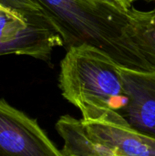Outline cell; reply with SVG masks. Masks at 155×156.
<instances>
[{
	"label": "cell",
	"instance_id": "30bf717a",
	"mask_svg": "<svg viewBox=\"0 0 155 156\" xmlns=\"http://www.w3.org/2000/svg\"><path fill=\"white\" fill-rule=\"evenodd\" d=\"M134 1H136V0H131V2L132 3V2H134ZM153 1H155V0H153Z\"/></svg>",
	"mask_w": 155,
	"mask_h": 156
},
{
	"label": "cell",
	"instance_id": "ba28073f",
	"mask_svg": "<svg viewBox=\"0 0 155 156\" xmlns=\"http://www.w3.org/2000/svg\"><path fill=\"white\" fill-rule=\"evenodd\" d=\"M0 3L23 11L44 12L42 7L34 0H0Z\"/></svg>",
	"mask_w": 155,
	"mask_h": 156
},
{
	"label": "cell",
	"instance_id": "277c9868",
	"mask_svg": "<svg viewBox=\"0 0 155 156\" xmlns=\"http://www.w3.org/2000/svg\"><path fill=\"white\" fill-rule=\"evenodd\" d=\"M0 156H64L37 122L0 99Z\"/></svg>",
	"mask_w": 155,
	"mask_h": 156
},
{
	"label": "cell",
	"instance_id": "9c48e42d",
	"mask_svg": "<svg viewBox=\"0 0 155 156\" xmlns=\"http://www.w3.org/2000/svg\"><path fill=\"white\" fill-rule=\"evenodd\" d=\"M109 1L114 3L115 5H117L118 6H120L125 10H129L130 8H132L131 0H109Z\"/></svg>",
	"mask_w": 155,
	"mask_h": 156
},
{
	"label": "cell",
	"instance_id": "6da1fadb",
	"mask_svg": "<svg viewBox=\"0 0 155 156\" xmlns=\"http://www.w3.org/2000/svg\"><path fill=\"white\" fill-rule=\"evenodd\" d=\"M50 17L67 48L90 45L122 67L155 71L129 35L128 11L109 0H34Z\"/></svg>",
	"mask_w": 155,
	"mask_h": 156
},
{
	"label": "cell",
	"instance_id": "8992f818",
	"mask_svg": "<svg viewBox=\"0 0 155 156\" xmlns=\"http://www.w3.org/2000/svg\"><path fill=\"white\" fill-rule=\"evenodd\" d=\"M120 69L127 102L118 113L132 129L155 140V71Z\"/></svg>",
	"mask_w": 155,
	"mask_h": 156
},
{
	"label": "cell",
	"instance_id": "7a4b0ae2",
	"mask_svg": "<svg viewBox=\"0 0 155 156\" xmlns=\"http://www.w3.org/2000/svg\"><path fill=\"white\" fill-rule=\"evenodd\" d=\"M121 65L102 50L80 45L68 48L60 62L63 97L79 109L83 121L119 112L127 102Z\"/></svg>",
	"mask_w": 155,
	"mask_h": 156
},
{
	"label": "cell",
	"instance_id": "3957f363",
	"mask_svg": "<svg viewBox=\"0 0 155 156\" xmlns=\"http://www.w3.org/2000/svg\"><path fill=\"white\" fill-rule=\"evenodd\" d=\"M64 46L57 27L45 12H27L0 3V56H29L49 61L52 51Z\"/></svg>",
	"mask_w": 155,
	"mask_h": 156
},
{
	"label": "cell",
	"instance_id": "52a82bcc",
	"mask_svg": "<svg viewBox=\"0 0 155 156\" xmlns=\"http://www.w3.org/2000/svg\"><path fill=\"white\" fill-rule=\"evenodd\" d=\"M129 35L155 70V5L151 10L143 11L134 7L128 11Z\"/></svg>",
	"mask_w": 155,
	"mask_h": 156
},
{
	"label": "cell",
	"instance_id": "5b68a950",
	"mask_svg": "<svg viewBox=\"0 0 155 156\" xmlns=\"http://www.w3.org/2000/svg\"><path fill=\"white\" fill-rule=\"evenodd\" d=\"M81 122L87 134L105 149L107 156H155L154 139L132 129L118 112Z\"/></svg>",
	"mask_w": 155,
	"mask_h": 156
}]
</instances>
